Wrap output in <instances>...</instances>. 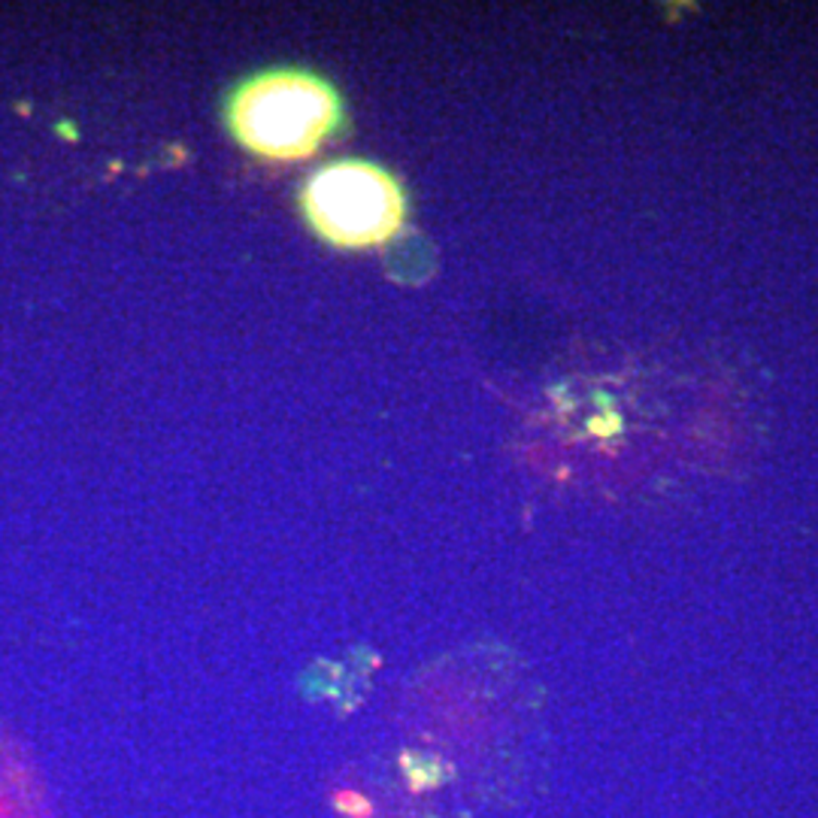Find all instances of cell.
I'll use <instances>...</instances> for the list:
<instances>
[{
	"instance_id": "cell-1",
	"label": "cell",
	"mask_w": 818,
	"mask_h": 818,
	"mask_svg": "<svg viewBox=\"0 0 818 818\" xmlns=\"http://www.w3.org/2000/svg\"><path fill=\"white\" fill-rule=\"evenodd\" d=\"M227 122L255 156L297 161L331 137L339 122V98L312 73L270 71L234 95Z\"/></svg>"
},
{
	"instance_id": "cell-2",
	"label": "cell",
	"mask_w": 818,
	"mask_h": 818,
	"mask_svg": "<svg viewBox=\"0 0 818 818\" xmlns=\"http://www.w3.org/2000/svg\"><path fill=\"white\" fill-rule=\"evenodd\" d=\"M310 225L334 246L364 249L388 240L404 222V191L368 161H337L312 176L303 191Z\"/></svg>"
},
{
	"instance_id": "cell-3",
	"label": "cell",
	"mask_w": 818,
	"mask_h": 818,
	"mask_svg": "<svg viewBox=\"0 0 818 818\" xmlns=\"http://www.w3.org/2000/svg\"><path fill=\"white\" fill-rule=\"evenodd\" d=\"M0 818H52L40 773L7 734H0Z\"/></svg>"
}]
</instances>
